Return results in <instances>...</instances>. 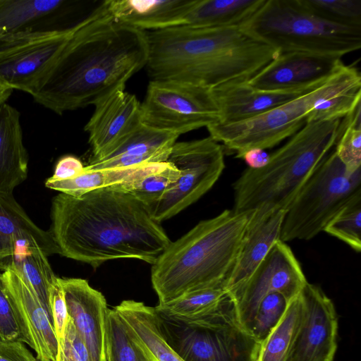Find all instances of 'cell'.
I'll return each mask as SVG.
<instances>
[{
	"label": "cell",
	"instance_id": "13",
	"mask_svg": "<svg viewBox=\"0 0 361 361\" xmlns=\"http://www.w3.org/2000/svg\"><path fill=\"white\" fill-rule=\"evenodd\" d=\"M307 92L253 118L209 126L207 129L209 137L221 142L224 149L236 153L238 158L252 149L272 148L306 123Z\"/></svg>",
	"mask_w": 361,
	"mask_h": 361
},
{
	"label": "cell",
	"instance_id": "22",
	"mask_svg": "<svg viewBox=\"0 0 361 361\" xmlns=\"http://www.w3.org/2000/svg\"><path fill=\"white\" fill-rule=\"evenodd\" d=\"M212 92L220 112L219 123H221L253 118L305 93L262 91L252 87L247 80L226 82L212 88Z\"/></svg>",
	"mask_w": 361,
	"mask_h": 361
},
{
	"label": "cell",
	"instance_id": "10",
	"mask_svg": "<svg viewBox=\"0 0 361 361\" xmlns=\"http://www.w3.org/2000/svg\"><path fill=\"white\" fill-rule=\"evenodd\" d=\"M140 111L144 125L179 135L220 121L212 89L173 80H150Z\"/></svg>",
	"mask_w": 361,
	"mask_h": 361
},
{
	"label": "cell",
	"instance_id": "18",
	"mask_svg": "<svg viewBox=\"0 0 361 361\" xmlns=\"http://www.w3.org/2000/svg\"><path fill=\"white\" fill-rule=\"evenodd\" d=\"M68 316L84 341L91 361H106V324L109 309L102 293L85 279L59 278Z\"/></svg>",
	"mask_w": 361,
	"mask_h": 361
},
{
	"label": "cell",
	"instance_id": "26",
	"mask_svg": "<svg viewBox=\"0 0 361 361\" xmlns=\"http://www.w3.org/2000/svg\"><path fill=\"white\" fill-rule=\"evenodd\" d=\"M20 112L0 106V192H13L27 176L28 154L23 144Z\"/></svg>",
	"mask_w": 361,
	"mask_h": 361
},
{
	"label": "cell",
	"instance_id": "34",
	"mask_svg": "<svg viewBox=\"0 0 361 361\" xmlns=\"http://www.w3.org/2000/svg\"><path fill=\"white\" fill-rule=\"evenodd\" d=\"M324 232L341 240L353 250H361V190L332 217Z\"/></svg>",
	"mask_w": 361,
	"mask_h": 361
},
{
	"label": "cell",
	"instance_id": "8",
	"mask_svg": "<svg viewBox=\"0 0 361 361\" xmlns=\"http://www.w3.org/2000/svg\"><path fill=\"white\" fill-rule=\"evenodd\" d=\"M361 190V171L348 173L331 150L319 163L286 212L280 240H311Z\"/></svg>",
	"mask_w": 361,
	"mask_h": 361
},
{
	"label": "cell",
	"instance_id": "33",
	"mask_svg": "<svg viewBox=\"0 0 361 361\" xmlns=\"http://www.w3.org/2000/svg\"><path fill=\"white\" fill-rule=\"evenodd\" d=\"M227 296L223 287L204 288L188 293L166 303H158L154 310L168 317L191 319L214 310Z\"/></svg>",
	"mask_w": 361,
	"mask_h": 361
},
{
	"label": "cell",
	"instance_id": "6",
	"mask_svg": "<svg viewBox=\"0 0 361 361\" xmlns=\"http://www.w3.org/2000/svg\"><path fill=\"white\" fill-rule=\"evenodd\" d=\"M279 51H300L342 57L361 47V27L327 22L300 0H265L241 27Z\"/></svg>",
	"mask_w": 361,
	"mask_h": 361
},
{
	"label": "cell",
	"instance_id": "28",
	"mask_svg": "<svg viewBox=\"0 0 361 361\" xmlns=\"http://www.w3.org/2000/svg\"><path fill=\"white\" fill-rule=\"evenodd\" d=\"M264 2L265 0H195L183 25L242 27Z\"/></svg>",
	"mask_w": 361,
	"mask_h": 361
},
{
	"label": "cell",
	"instance_id": "24",
	"mask_svg": "<svg viewBox=\"0 0 361 361\" xmlns=\"http://www.w3.org/2000/svg\"><path fill=\"white\" fill-rule=\"evenodd\" d=\"M180 135L142 124L108 157L88 164L85 169H106L137 166L167 161L173 145Z\"/></svg>",
	"mask_w": 361,
	"mask_h": 361
},
{
	"label": "cell",
	"instance_id": "16",
	"mask_svg": "<svg viewBox=\"0 0 361 361\" xmlns=\"http://www.w3.org/2000/svg\"><path fill=\"white\" fill-rule=\"evenodd\" d=\"M94 106L85 126L92 148L89 164L108 157L142 124L141 103L125 87L111 92Z\"/></svg>",
	"mask_w": 361,
	"mask_h": 361
},
{
	"label": "cell",
	"instance_id": "5",
	"mask_svg": "<svg viewBox=\"0 0 361 361\" xmlns=\"http://www.w3.org/2000/svg\"><path fill=\"white\" fill-rule=\"evenodd\" d=\"M343 119V118H342ZM342 119L306 123L257 166H250L233 183V210L286 211L306 180L334 147Z\"/></svg>",
	"mask_w": 361,
	"mask_h": 361
},
{
	"label": "cell",
	"instance_id": "15",
	"mask_svg": "<svg viewBox=\"0 0 361 361\" xmlns=\"http://www.w3.org/2000/svg\"><path fill=\"white\" fill-rule=\"evenodd\" d=\"M342 57L291 51L279 54L247 80L254 88L274 92H305L324 82L344 63Z\"/></svg>",
	"mask_w": 361,
	"mask_h": 361
},
{
	"label": "cell",
	"instance_id": "39",
	"mask_svg": "<svg viewBox=\"0 0 361 361\" xmlns=\"http://www.w3.org/2000/svg\"><path fill=\"white\" fill-rule=\"evenodd\" d=\"M56 361H91L88 350L69 316L63 338L58 341Z\"/></svg>",
	"mask_w": 361,
	"mask_h": 361
},
{
	"label": "cell",
	"instance_id": "45",
	"mask_svg": "<svg viewBox=\"0 0 361 361\" xmlns=\"http://www.w3.org/2000/svg\"><path fill=\"white\" fill-rule=\"evenodd\" d=\"M146 354H147V353H146ZM147 356H148V355H147ZM147 361H154V360L148 356V357H147Z\"/></svg>",
	"mask_w": 361,
	"mask_h": 361
},
{
	"label": "cell",
	"instance_id": "20",
	"mask_svg": "<svg viewBox=\"0 0 361 361\" xmlns=\"http://www.w3.org/2000/svg\"><path fill=\"white\" fill-rule=\"evenodd\" d=\"M286 211H254L233 265L223 288L228 297L238 290L250 278L280 240Z\"/></svg>",
	"mask_w": 361,
	"mask_h": 361
},
{
	"label": "cell",
	"instance_id": "35",
	"mask_svg": "<svg viewBox=\"0 0 361 361\" xmlns=\"http://www.w3.org/2000/svg\"><path fill=\"white\" fill-rule=\"evenodd\" d=\"M334 149L348 173L361 171L360 104L342 119L341 133Z\"/></svg>",
	"mask_w": 361,
	"mask_h": 361
},
{
	"label": "cell",
	"instance_id": "23",
	"mask_svg": "<svg viewBox=\"0 0 361 361\" xmlns=\"http://www.w3.org/2000/svg\"><path fill=\"white\" fill-rule=\"evenodd\" d=\"M195 0H107L112 19L142 31L162 30L184 24Z\"/></svg>",
	"mask_w": 361,
	"mask_h": 361
},
{
	"label": "cell",
	"instance_id": "3",
	"mask_svg": "<svg viewBox=\"0 0 361 361\" xmlns=\"http://www.w3.org/2000/svg\"><path fill=\"white\" fill-rule=\"evenodd\" d=\"M151 80H173L214 88L248 80L279 52L241 27L187 25L144 31Z\"/></svg>",
	"mask_w": 361,
	"mask_h": 361
},
{
	"label": "cell",
	"instance_id": "11",
	"mask_svg": "<svg viewBox=\"0 0 361 361\" xmlns=\"http://www.w3.org/2000/svg\"><path fill=\"white\" fill-rule=\"evenodd\" d=\"M83 20L63 30L20 33L0 39V84L32 95Z\"/></svg>",
	"mask_w": 361,
	"mask_h": 361
},
{
	"label": "cell",
	"instance_id": "17",
	"mask_svg": "<svg viewBox=\"0 0 361 361\" xmlns=\"http://www.w3.org/2000/svg\"><path fill=\"white\" fill-rule=\"evenodd\" d=\"M2 276L20 341L35 350L39 361H56L58 341L49 313L12 268L4 271Z\"/></svg>",
	"mask_w": 361,
	"mask_h": 361
},
{
	"label": "cell",
	"instance_id": "31",
	"mask_svg": "<svg viewBox=\"0 0 361 361\" xmlns=\"http://www.w3.org/2000/svg\"><path fill=\"white\" fill-rule=\"evenodd\" d=\"M302 310L299 293L288 302L280 320L262 341L258 361H286Z\"/></svg>",
	"mask_w": 361,
	"mask_h": 361
},
{
	"label": "cell",
	"instance_id": "21",
	"mask_svg": "<svg viewBox=\"0 0 361 361\" xmlns=\"http://www.w3.org/2000/svg\"><path fill=\"white\" fill-rule=\"evenodd\" d=\"M306 122L342 119L360 104L361 76L343 64L324 82L307 92Z\"/></svg>",
	"mask_w": 361,
	"mask_h": 361
},
{
	"label": "cell",
	"instance_id": "9",
	"mask_svg": "<svg viewBox=\"0 0 361 361\" xmlns=\"http://www.w3.org/2000/svg\"><path fill=\"white\" fill-rule=\"evenodd\" d=\"M167 161L180 176L162 197L148 207L154 220L169 219L197 202L220 178L224 168V149L211 137L176 142Z\"/></svg>",
	"mask_w": 361,
	"mask_h": 361
},
{
	"label": "cell",
	"instance_id": "19",
	"mask_svg": "<svg viewBox=\"0 0 361 361\" xmlns=\"http://www.w3.org/2000/svg\"><path fill=\"white\" fill-rule=\"evenodd\" d=\"M78 1L0 0V39L25 32L58 31L80 7ZM77 25V24H76Z\"/></svg>",
	"mask_w": 361,
	"mask_h": 361
},
{
	"label": "cell",
	"instance_id": "4",
	"mask_svg": "<svg viewBox=\"0 0 361 361\" xmlns=\"http://www.w3.org/2000/svg\"><path fill=\"white\" fill-rule=\"evenodd\" d=\"M253 212L225 209L171 242L152 264L151 281L159 303L192 291L223 287Z\"/></svg>",
	"mask_w": 361,
	"mask_h": 361
},
{
	"label": "cell",
	"instance_id": "7",
	"mask_svg": "<svg viewBox=\"0 0 361 361\" xmlns=\"http://www.w3.org/2000/svg\"><path fill=\"white\" fill-rule=\"evenodd\" d=\"M156 313L163 336L183 361H258L262 341L240 324L228 296L195 318Z\"/></svg>",
	"mask_w": 361,
	"mask_h": 361
},
{
	"label": "cell",
	"instance_id": "44",
	"mask_svg": "<svg viewBox=\"0 0 361 361\" xmlns=\"http://www.w3.org/2000/svg\"><path fill=\"white\" fill-rule=\"evenodd\" d=\"M13 90L4 87L0 84V106L5 103L11 94Z\"/></svg>",
	"mask_w": 361,
	"mask_h": 361
},
{
	"label": "cell",
	"instance_id": "42",
	"mask_svg": "<svg viewBox=\"0 0 361 361\" xmlns=\"http://www.w3.org/2000/svg\"><path fill=\"white\" fill-rule=\"evenodd\" d=\"M81 161L72 155L61 157L57 162L54 174L49 178L54 180H65L73 178L84 171Z\"/></svg>",
	"mask_w": 361,
	"mask_h": 361
},
{
	"label": "cell",
	"instance_id": "12",
	"mask_svg": "<svg viewBox=\"0 0 361 361\" xmlns=\"http://www.w3.org/2000/svg\"><path fill=\"white\" fill-rule=\"evenodd\" d=\"M307 282L292 250L279 240L247 281L228 298L238 322L251 333L259 306L266 296L279 293L289 302Z\"/></svg>",
	"mask_w": 361,
	"mask_h": 361
},
{
	"label": "cell",
	"instance_id": "36",
	"mask_svg": "<svg viewBox=\"0 0 361 361\" xmlns=\"http://www.w3.org/2000/svg\"><path fill=\"white\" fill-rule=\"evenodd\" d=\"M146 353L131 338L114 310H109L106 324V361H147Z\"/></svg>",
	"mask_w": 361,
	"mask_h": 361
},
{
	"label": "cell",
	"instance_id": "29",
	"mask_svg": "<svg viewBox=\"0 0 361 361\" xmlns=\"http://www.w3.org/2000/svg\"><path fill=\"white\" fill-rule=\"evenodd\" d=\"M9 267L35 293L51 316L49 290L56 276L37 243L25 241L19 244L11 257Z\"/></svg>",
	"mask_w": 361,
	"mask_h": 361
},
{
	"label": "cell",
	"instance_id": "14",
	"mask_svg": "<svg viewBox=\"0 0 361 361\" xmlns=\"http://www.w3.org/2000/svg\"><path fill=\"white\" fill-rule=\"evenodd\" d=\"M300 297L302 310L286 361H334L338 321L332 300L307 282Z\"/></svg>",
	"mask_w": 361,
	"mask_h": 361
},
{
	"label": "cell",
	"instance_id": "43",
	"mask_svg": "<svg viewBox=\"0 0 361 361\" xmlns=\"http://www.w3.org/2000/svg\"><path fill=\"white\" fill-rule=\"evenodd\" d=\"M0 361H39L23 342H0Z\"/></svg>",
	"mask_w": 361,
	"mask_h": 361
},
{
	"label": "cell",
	"instance_id": "25",
	"mask_svg": "<svg viewBox=\"0 0 361 361\" xmlns=\"http://www.w3.org/2000/svg\"><path fill=\"white\" fill-rule=\"evenodd\" d=\"M25 241L37 243L47 256L59 254L50 232L30 219L13 192H0V270L8 269L17 246Z\"/></svg>",
	"mask_w": 361,
	"mask_h": 361
},
{
	"label": "cell",
	"instance_id": "37",
	"mask_svg": "<svg viewBox=\"0 0 361 361\" xmlns=\"http://www.w3.org/2000/svg\"><path fill=\"white\" fill-rule=\"evenodd\" d=\"M316 16L327 22L361 27V0H300Z\"/></svg>",
	"mask_w": 361,
	"mask_h": 361
},
{
	"label": "cell",
	"instance_id": "38",
	"mask_svg": "<svg viewBox=\"0 0 361 361\" xmlns=\"http://www.w3.org/2000/svg\"><path fill=\"white\" fill-rule=\"evenodd\" d=\"M288 303L285 297L279 293L266 296L259 306L253 322L252 334L262 341L280 320Z\"/></svg>",
	"mask_w": 361,
	"mask_h": 361
},
{
	"label": "cell",
	"instance_id": "27",
	"mask_svg": "<svg viewBox=\"0 0 361 361\" xmlns=\"http://www.w3.org/2000/svg\"><path fill=\"white\" fill-rule=\"evenodd\" d=\"M114 309L131 338L149 357L154 361H183L163 336L154 307L126 300Z\"/></svg>",
	"mask_w": 361,
	"mask_h": 361
},
{
	"label": "cell",
	"instance_id": "2",
	"mask_svg": "<svg viewBox=\"0 0 361 361\" xmlns=\"http://www.w3.org/2000/svg\"><path fill=\"white\" fill-rule=\"evenodd\" d=\"M49 231L59 255L94 268L115 259L153 264L171 240L146 205L133 195L105 188L80 197H54Z\"/></svg>",
	"mask_w": 361,
	"mask_h": 361
},
{
	"label": "cell",
	"instance_id": "40",
	"mask_svg": "<svg viewBox=\"0 0 361 361\" xmlns=\"http://www.w3.org/2000/svg\"><path fill=\"white\" fill-rule=\"evenodd\" d=\"M49 305L57 341L63 338L68 313L59 278L52 282L49 290Z\"/></svg>",
	"mask_w": 361,
	"mask_h": 361
},
{
	"label": "cell",
	"instance_id": "41",
	"mask_svg": "<svg viewBox=\"0 0 361 361\" xmlns=\"http://www.w3.org/2000/svg\"><path fill=\"white\" fill-rule=\"evenodd\" d=\"M16 341H20V334L0 272V342Z\"/></svg>",
	"mask_w": 361,
	"mask_h": 361
},
{
	"label": "cell",
	"instance_id": "32",
	"mask_svg": "<svg viewBox=\"0 0 361 361\" xmlns=\"http://www.w3.org/2000/svg\"><path fill=\"white\" fill-rule=\"evenodd\" d=\"M144 165V164H143ZM140 166L106 169H85L78 176L65 180H54L49 178L45 185L51 190L73 197H80L90 191L109 188L130 180Z\"/></svg>",
	"mask_w": 361,
	"mask_h": 361
},
{
	"label": "cell",
	"instance_id": "30",
	"mask_svg": "<svg viewBox=\"0 0 361 361\" xmlns=\"http://www.w3.org/2000/svg\"><path fill=\"white\" fill-rule=\"evenodd\" d=\"M180 176V171L171 162L163 161L142 165L129 180L109 188L128 192L150 207L158 201Z\"/></svg>",
	"mask_w": 361,
	"mask_h": 361
},
{
	"label": "cell",
	"instance_id": "1",
	"mask_svg": "<svg viewBox=\"0 0 361 361\" xmlns=\"http://www.w3.org/2000/svg\"><path fill=\"white\" fill-rule=\"evenodd\" d=\"M144 31L114 21L104 1L85 18L32 94L58 114L94 105L146 66Z\"/></svg>",
	"mask_w": 361,
	"mask_h": 361
}]
</instances>
